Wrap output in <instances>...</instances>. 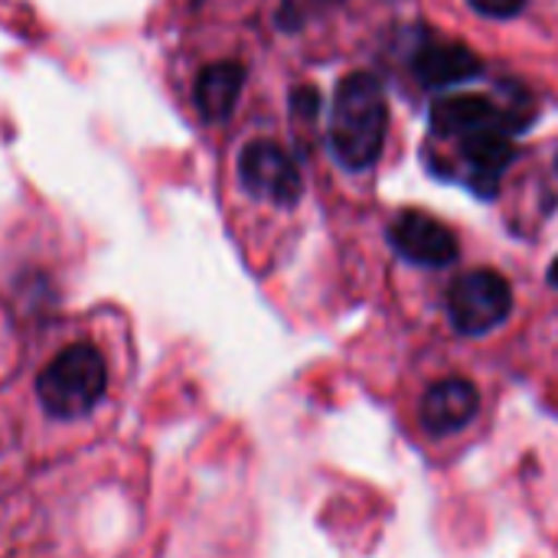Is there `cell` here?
<instances>
[{"label": "cell", "instance_id": "obj_1", "mask_svg": "<svg viewBox=\"0 0 558 558\" xmlns=\"http://www.w3.org/2000/svg\"><path fill=\"white\" fill-rule=\"evenodd\" d=\"M389 131V105L376 75L350 72L340 78L330 105V147L350 170H366L379 160Z\"/></svg>", "mask_w": 558, "mask_h": 558}, {"label": "cell", "instance_id": "obj_2", "mask_svg": "<svg viewBox=\"0 0 558 558\" xmlns=\"http://www.w3.org/2000/svg\"><path fill=\"white\" fill-rule=\"evenodd\" d=\"M105 386H108L105 360L88 343L65 347L36 379L39 402L52 418L88 415L101 402Z\"/></svg>", "mask_w": 558, "mask_h": 558}, {"label": "cell", "instance_id": "obj_3", "mask_svg": "<svg viewBox=\"0 0 558 558\" xmlns=\"http://www.w3.org/2000/svg\"><path fill=\"white\" fill-rule=\"evenodd\" d=\"M513 311V291L507 278H500L490 268L464 271L448 288V317L458 333L481 337L497 330Z\"/></svg>", "mask_w": 558, "mask_h": 558}, {"label": "cell", "instance_id": "obj_4", "mask_svg": "<svg viewBox=\"0 0 558 558\" xmlns=\"http://www.w3.org/2000/svg\"><path fill=\"white\" fill-rule=\"evenodd\" d=\"M239 180L255 199H265L275 206H294L301 199V170L271 141H252L242 150Z\"/></svg>", "mask_w": 558, "mask_h": 558}, {"label": "cell", "instance_id": "obj_5", "mask_svg": "<svg viewBox=\"0 0 558 558\" xmlns=\"http://www.w3.org/2000/svg\"><path fill=\"white\" fill-rule=\"evenodd\" d=\"M389 242L392 248L415 262V265H432V268H445L458 258V239L448 226H441L438 219L425 216V213H402L392 226H389Z\"/></svg>", "mask_w": 558, "mask_h": 558}, {"label": "cell", "instance_id": "obj_6", "mask_svg": "<svg viewBox=\"0 0 558 558\" xmlns=\"http://www.w3.org/2000/svg\"><path fill=\"white\" fill-rule=\"evenodd\" d=\"M481 409V396L468 379H441L422 399V425L432 435L461 432Z\"/></svg>", "mask_w": 558, "mask_h": 558}, {"label": "cell", "instance_id": "obj_7", "mask_svg": "<svg viewBox=\"0 0 558 558\" xmlns=\"http://www.w3.org/2000/svg\"><path fill=\"white\" fill-rule=\"evenodd\" d=\"M484 128H513L510 124V114H504L490 98H481V95H454V98H441L432 108V131L438 137L461 141V137L477 134Z\"/></svg>", "mask_w": 558, "mask_h": 558}, {"label": "cell", "instance_id": "obj_8", "mask_svg": "<svg viewBox=\"0 0 558 558\" xmlns=\"http://www.w3.org/2000/svg\"><path fill=\"white\" fill-rule=\"evenodd\" d=\"M513 128H484L477 134L461 137V157L471 167V180L474 186L484 193H494V183L500 180V173L513 163V141H510Z\"/></svg>", "mask_w": 558, "mask_h": 558}, {"label": "cell", "instance_id": "obj_9", "mask_svg": "<svg viewBox=\"0 0 558 558\" xmlns=\"http://www.w3.org/2000/svg\"><path fill=\"white\" fill-rule=\"evenodd\" d=\"M481 72V59L461 43H428L415 56V75L428 88H448Z\"/></svg>", "mask_w": 558, "mask_h": 558}, {"label": "cell", "instance_id": "obj_10", "mask_svg": "<svg viewBox=\"0 0 558 558\" xmlns=\"http://www.w3.org/2000/svg\"><path fill=\"white\" fill-rule=\"evenodd\" d=\"M245 69L239 62H213L199 72L193 98L206 121H226L242 95Z\"/></svg>", "mask_w": 558, "mask_h": 558}, {"label": "cell", "instance_id": "obj_11", "mask_svg": "<svg viewBox=\"0 0 558 558\" xmlns=\"http://www.w3.org/2000/svg\"><path fill=\"white\" fill-rule=\"evenodd\" d=\"M523 3H526V0H471V7H474L477 13L497 16V20H507V16H513V13H520Z\"/></svg>", "mask_w": 558, "mask_h": 558}, {"label": "cell", "instance_id": "obj_12", "mask_svg": "<svg viewBox=\"0 0 558 558\" xmlns=\"http://www.w3.org/2000/svg\"><path fill=\"white\" fill-rule=\"evenodd\" d=\"M317 105H320V95L314 92V88H298L294 92V111H301V114H317Z\"/></svg>", "mask_w": 558, "mask_h": 558}, {"label": "cell", "instance_id": "obj_13", "mask_svg": "<svg viewBox=\"0 0 558 558\" xmlns=\"http://www.w3.org/2000/svg\"><path fill=\"white\" fill-rule=\"evenodd\" d=\"M549 284H553V288H558V258L553 262V268H549Z\"/></svg>", "mask_w": 558, "mask_h": 558}]
</instances>
